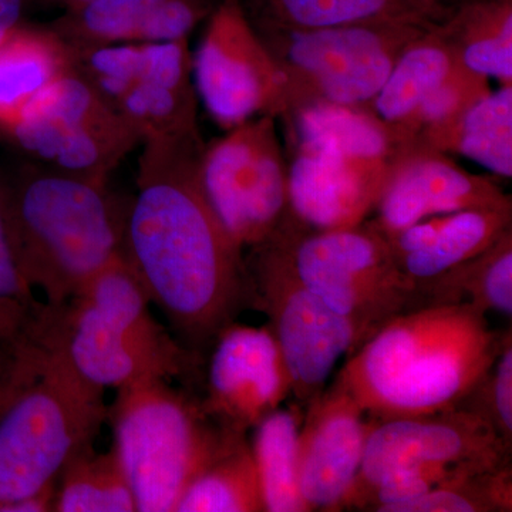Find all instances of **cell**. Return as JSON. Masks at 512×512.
<instances>
[{
  "label": "cell",
  "instance_id": "6da1fadb",
  "mask_svg": "<svg viewBox=\"0 0 512 512\" xmlns=\"http://www.w3.org/2000/svg\"><path fill=\"white\" fill-rule=\"evenodd\" d=\"M141 144L123 255L178 340L205 357L225 326L255 308L245 251L202 188L200 128Z\"/></svg>",
  "mask_w": 512,
  "mask_h": 512
},
{
  "label": "cell",
  "instance_id": "7a4b0ae2",
  "mask_svg": "<svg viewBox=\"0 0 512 512\" xmlns=\"http://www.w3.org/2000/svg\"><path fill=\"white\" fill-rule=\"evenodd\" d=\"M501 338L471 303L427 305L390 319L336 379L375 420L446 412L476 389Z\"/></svg>",
  "mask_w": 512,
  "mask_h": 512
},
{
  "label": "cell",
  "instance_id": "3957f363",
  "mask_svg": "<svg viewBox=\"0 0 512 512\" xmlns=\"http://www.w3.org/2000/svg\"><path fill=\"white\" fill-rule=\"evenodd\" d=\"M150 303L121 252L70 301L42 303L26 336L101 390L154 379L201 383L205 357L168 333Z\"/></svg>",
  "mask_w": 512,
  "mask_h": 512
},
{
  "label": "cell",
  "instance_id": "277c9868",
  "mask_svg": "<svg viewBox=\"0 0 512 512\" xmlns=\"http://www.w3.org/2000/svg\"><path fill=\"white\" fill-rule=\"evenodd\" d=\"M6 190L23 272L47 303L70 301L123 252L130 200L107 180L32 164Z\"/></svg>",
  "mask_w": 512,
  "mask_h": 512
},
{
  "label": "cell",
  "instance_id": "5b68a950",
  "mask_svg": "<svg viewBox=\"0 0 512 512\" xmlns=\"http://www.w3.org/2000/svg\"><path fill=\"white\" fill-rule=\"evenodd\" d=\"M107 420L138 512H175L185 488L237 434L208 416L200 394L163 379L117 390Z\"/></svg>",
  "mask_w": 512,
  "mask_h": 512
},
{
  "label": "cell",
  "instance_id": "8992f818",
  "mask_svg": "<svg viewBox=\"0 0 512 512\" xmlns=\"http://www.w3.org/2000/svg\"><path fill=\"white\" fill-rule=\"evenodd\" d=\"M40 350L35 379L0 419V505L56 484L67 463L94 446L107 420L104 390Z\"/></svg>",
  "mask_w": 512,
  "mask_h": 512
},
{
  "label": "cell",
  "instance_id": "52a82bcc",
  "mask_svg": "<svg viewBox=\"0 0 512 512\" xmlns=\"http://www.w3.org/2000/svg\"><path fill=\"white\" fill-rule=\"evenodd\" d=\"M252 26L284 76L279 119L312 103L369 107L407 46L431 32L407 25Z\"/></svg>",
  "mask_w": 512,
  "mask_h": 512
},
{
  "label": "cell",
  "instance_id": "ba28073f",
  "mask_svg": "<svg viewBox=\"0 0 512 512\" xmlns=\"http://www.w3.org/2000/svg\"><path fill=\"white\" fill-rule=\"evenodd\" d=\"M282 235L299 281L352 323L360 346L390 319L430 305L394 264L386 238L367 221L311 231L293 220Z\"/></svg>",
  "mask_w": 512,
  "mask_h": 512
},
{
  "label": "cell",
  "instance_id": "9c48e42d",
  "mask_svg": "<svg viewBox=\"0 0 512 512\" xmlns=\"http://www.w3.org/2000/svg\"><path fill=\"white\" fill-rule=\"evenodd\" d=\"M282 232L249 249L245 259L254 289V309L268 316V328L291 380V397L306 409L326 389L340 357L356 352L360 340L348 319L299 281Z\"/></svg>",
  "mask_w": 512,
  "mask_h": 512
},
{
  "label": "cell",
  "instance_id": "30bf717a",
  "mask_svg": "<svg viewBox=\"0 0 512 512\" xmlns=\"http://www.w3.org/2000/svg\"><path fill=\"white\" fill-rule=\"evenodd\" d=\"M201 183L218 220L244 251L275 238L293 220L278 119L254 117L205 144Z\"/></svg>",
  "mask_w": 512,
  "mask_h": 512
},
{
  "label": "cell",
  "instance_id": "8fae6325",
  "mask_svg": "<svg viewBox=\"0 0 512 512\" xmlns=\"http://www.w3.org/2000/svg\"><path fill=\"white\" fill-rule=\"evenodd\" d=\"M70 52L73 69L143 141L198 128L188 39L70 47Z\"/></svg>",
  "mask_w": 512,
  "mask_h": 512
},
{
  "label": "cell",
  "instance_id": "7c38bea8",
  "mask_svg": "<svg viewBox=\"0 0 512 512\" xmlns=\"http://www.w3.org/2000/svg\"><path fill=\"white\" fill-rule=\"evenodd\" d=\"M3 133L33 164L94 180L143 143L73 67Z\"/></svg>",
  "mask_w": 512,
  "mask_h": 512
},
{
  "label": "cell",
  "instance_id": "4fadbf2b",
  "mask_svg": "<svg viewBox=\"0 0 512 512\" xmlns=\"http://www.w3.org/2000/svg\"><path fill=\"white\" fill-rule=\"evenodd\" d=\"M510 463L511 447L484 417L467 407L375 420L343 510H356L373 488L412 468L441 464L485 471Z\"/></svg>",
  "mask_w": 512,
  "mask_h": 512
},
{
  "label": "cell",
  "instance_id": "5bb4252c",
  "mask_svg": "<svg viewBox=\"0 0 512 512\" xmlns=\"http://www.w3.org/2000/svg\"><path fill=\"white\" fill-rule=\"evenodd\" d=\"M195 93L220 126L275 116L285 106V80L239 0H220L192 57Z\"/></svg>",
  "mask_w": 512,
  "mask_h": 512
},
{
  "label": "cell",
  "instance_id": "9a60e30c",
  "mask_svg": "<svg viewBox=\"0 0 512 512\" xmlns=\"http://www.w3.org/2000/svg\"><path fill=\"white\" fill-rule=\"evenodd\" d=\"M205 356L201 404L224 429L247 434L291 397V380L268 326L232 322Z\"/></svg>",
  "mask_w": 512,
  "mask_h": 512
},
{
  "label": "cell",
  "instance_id": "2e32d148",
  "mask_svg": "<svg viewBox=\"0 0 512 512\" xmlns=\"http://www.w3.org/2000/svg\"><path fill=\"white\" fill-rule=\"evenodd\" d=\"M298 437V488L308 512L342 511L373 421L338 379L306 406Z\"/></svg>",
  "mask_w": 512,
  "mask_h": 512
},
{
  "label": "cell",
  "instance_id": "e0dca14e",
  "mask_svg": "<svg viewBox=\"0 0 512 512\" xmlns=\"http://www.w3.org/2000/svg\"><path fill=\"white\" fill-rule=\"evenodd\" d=\"M478 208H512L494 178L468 173L447 154L420 150L397 161L373 214L366 220L383 237L427 218Z\"/></svg>",
  "mask_w": 512,
  "mask_h": 512
},
{
  "label": "cell",
  "instance_id": "ac0fdd59",
  "mask_svg": "<svg viewBox=\"0 0 512 512\" xmlns=\"http://www.w3.org/2000/svg\"><path fill=\"white\" fill-rule=\"evenodd\" d=\"M392 168L332 151L293 147L288 161L292 215L311 231L356 227L373 214Z\"/></svg>",
  "mask_w": 512,
  "mask_h": 512
},
{
  "label": "cell",
  "instance_id": "d6986e66",
  "mask_svg": "<svg viewBox=\"0 0 512 512\" xmlns=\"http://www.w3.org/2000/svg\"><path fill=\"white\" fill-rule=\"evenodd\" d=\"M508 229L512 208H478L427 218L384 238L394 264L421 291L491 247Z\"/></svg>",
  "mask_w": 512,
  "mask_h": 512
},
{
  "label": "cell",
  "instance_id": "ffe728a7",
  "mask_svg": "<svg viewBox=\"0 0 512 512\" xmlns=\"http://www.w3.org/2000/svg\"><path fill=\"white\" fill-rule=\"evenodd\" d=\"M467 0H239L252 25H407L436 30Z\"/></svg>",
  "mask_w": 512,
  "mask_h": 512
},
{
  "label": "cell",
  "instance_id": "44dd1931",
  "mask_svg": "<svg viewBox=\"0 0 512 512\" xmlns=\"http://www.w3.org/2000/svg\"><path fill=\"white\" fill-rule=\"evenodd\" d=\"M293 147L332 151L367 163L393 167L409 150L370 107L312 103L281 119Z\"/></svg>",
  "mask_w": 512,
  "mask_h": 512
},
{
  "label": "cell",
  "instance_id": "7402d4cb",
  "mask_svg": "<svg viewBox=\"0 0 512 512\" xmlns=\"http://www.w3.org/2000/svg\"><path fill=\"white\" fill-rule=\"evenodd\" d=\"M70 69V47L52 29H13L0 42V131L18 121Z\"/></svg>",
  "mask_w": 512,
  "mask_h": 512
},
{
  "label": "cell",
  "instance_id": "603a6c76",
  "mask_svg": "<svg viewBox=\"0 0 512 512\" xmlns=\"http://www.w3.org/2000/svg\"><path fill=\"white\" fill-rule=\"evenodd\" d=\"M461 67L456 49L440 28L424 33L397 59L386 83L370 103V110L393 128L412 153L404 136L406 128L424 100Z\"/></svg>",
  "mask_w": 512,
  "mask_h": 512
},
{
  "label": "cell",
  "instance_id": "cb8c5ba5",
  "mask_svg": "<svg viewBox=\"0 0 512 512\" xmlns=\"http://www.w3.org/2000/svg\"><path fill=\"white\" fill-rule=\"evenodd\" d=\"M440 29L466 69L512 84V0H467Z\"/></svg>",
  "mask_w": 512,
  "mask_h": 512
},
{
  "label": "cell",
  "instance_id": "d4e9b609",
  "mask_svg": "<svg viewBox=\"0 0 512 512\" xmlns=\"http://www.w3.org/2000/svg\"><path fill=\"white\" fill-rule=\"evenodd\" d=\"M302 407L274 410L252 429L251 446L265 512H308L298 488Z\"/></svg>",
  "mask_w": 512,
  "mask_h": 512
},
{
  "label": "cell",
  "instance_id": "484cf974",
  "mask_svg": "<svg viewBox=\"0 0 512 512\" xmlns=\"http://www.w3.org/2000/svg\"><path fill=\"white\" fill-rule=\"evenodd\" d=\"M261 485L247 434L228 440L195 476L175 512H262Z\"/></svg>",
  "mask_w": 512,
  "mask_h": 512
},
{
  "label": "cell",
  "instance_id": "4316f807",
  "mask_svg": "<svg viewBox=\"0 0 512 512\" xmlns=\"http://www.w3.org/2000/svg\"><path fill=\"white\" fill-rule=\"evenodd\" d=\"M430 305L471 303L477 309L512 318V229L491 247L421 286Z\"/></svg>",
  "mask_w": 512,
  "mask_h": 512
},
{
  "label": "cell",
  "instance_id": "83f0119b",
  "mask_svg": "<svg viewBox=\"0 0 512 512\" xmlns=\"http://www.w3.org/2000/svg\"><path fill=\"white\" fill-rule=\"evenodd\" d=\"M441 153H457L495 177H512V84L485 93L456 121Z\"/></svg>",
  "mask_w": 512,
  "mask_h": 512
},
{
  "label": "cell",
  "instance_id": "f1b7e54d",
  "mask_svg": "<svg viewBox=\"0 0 512 512\" xmlns=\"http://www.w3.org/2000/svg\"><path fill=\"white\" fill-rule=\"evenodd\" d=\"M55 512H136V501L113 450L80 451L57 480Z\"/></svg>",
  "mask_w": 512,
  "mask_h": 512
},
{
  "label": "cell",
  "instance_id": "f546056e",
  "mask_svg": "<svg viewBox=\"0 0 512 512\" xmlns=\"http://www.w3.org/2000/svg\"><path fill=\"white\" fill-rule=\"evenodd\" d=\"M165 0H92L66 10L50 29L74 49L136 43Z\"/></svg>",
  "mask_w": 512,
  "mask_h": 512
},
{
  "label": "cell",
  "instance_id": "4dcf8cb0",
  "mask_svg": "<svg viewBox=\"0 0 512 512\" xmlns=\"http://www.w3.org/2000/svg\"><path fill=\"white\" fill-rule=\"evenodd\" d=\"M507 511H512L511 463L494 470L454 478L416 500L397 505L392 510V512Z\"/></svg>",
  "mask_w": 512,
  "mask_h": 512
},
{
  "label": "cell",
  "instance_id": "1f68e13d",
  "mask_svg": "<svg viewBox=\"0 0 512 512\" xmlns=\"http://www.w3.org/2000/svg\"><path fill=\"white\" fill-rule=\"evenodd\" d=\"M42 303L33 296L23 272L18 239L10 217L8 190L0 181V309L22 322L25 329Z\"/></svg>",
  "mask_w": 512,
  "mask_h": 512
},
{
  "label": "cell",
  "instance_id": "d6a6232c",
  "mask_svg": "<svg viewBox=\"0 0 512 512\" xmlns=\"http://www.w3.org/2000/svg\"><path fill=\"white\" fill-rule=\"evenodd\" d=\"M460 406L484 417L498 436L512 447V333H503L493 366Z\"/></svg>",
  "mask_w": 512,
  "mask_h": 512
},
{
  "label": "cell",
  "instance_id": "836d02e7",
  "mask_svg": "<svg viewBox=\"0 0 512 512\" xmlns=\"http://www.w3.org/2000/svg\"><path fill=\"white\" fill-rule=\"evenodd\" d=\"M42 350L25 335L0 329V419L39 372Z\"/></svg>",
  "mask_w": 512,
  "mask_h": 512
},
{
  "label": "cell",
  "instance_id": "e575fe53",
  "mask_svg": "<svg viewBox=\"0 0 512 512\" xmlns=\"http://www.w3.org/2000/svg\"><path fill=\"white\" fill-rule=\"evenodd\" d=\"M56 487L57 483L30 497L2 504L0 512H52L55 507Z\"/></svg>",
  "mask_w": 512,
  "mask_h": 512
},
{
  "label": "cell",
  "instance_id": "d590c367",
  "mask_svg": "<svg viewBox=\"0 0 512 512\" xmlns=\"http://www.w3.org/2000/svg\"><path fill=\"white\" fill-rule=\"evenodd\" d=\"M30 0H0V42L22 25Z\"/></svg>",
  "mask_w": 512,
  "mask_h": 512
},
{
  "label": "cell",
  "instance_id": "8d00e7d4",
  "mask_svg": "<svg viewBox=\"0 0 512 512\" xmlns=\"http://www.w3.org/2000/svg\"><path fill=\"white\" fill-rule=\"evenodd\" d=\"M0 329L8 330V332L13 333H23L25 332V325L19 322L18 319L13 318L12 315H9L8 312L0 309Z\"/></svg>",
  "mask_w": 512,
  "mask_h": 512
},
{
  "label": "cell",
  "instance_id": "74e56055",
  "mask_svg": "<svg viewBox=\"0 0 512 512\" xmlns=\"http://www.w3.org/2000/svg\"><path fill=\"white\" fill-rule=\"evenodd\" d=\"M49 2L62 6L64 10H72L86 5V3L92 2V0H49Z\"/></svg>",
  "mask_w": 512,
  "mask_h": 512
}]
</instances>
